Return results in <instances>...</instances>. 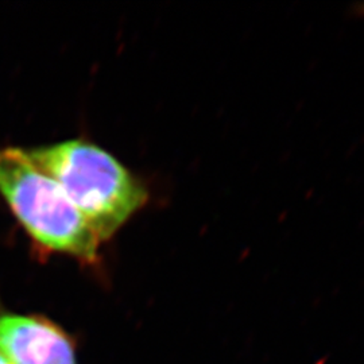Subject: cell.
<instances>
[{
  "label": "cell",
  "mask_w": 364,
  "mask_h": 364,
  "mask_svg": "<svg viewBox=\"0 0 364 364\" xmlns=\"http://www.w3.org/2000/svg\"><path fill=\"white\" fill-rule=\"evenodd\" d=\"M352 15L358 16V18H363L364 19V3H358L353 4L351 7Z\"/></svg>",
  "instance_id": "4"
},
{
  "label": "cell",
  "mask_w": 364,
  "mask_h": 364,
  "mask_svg": "<svg viewBox=\"0 0 364 364\" xmlns=\"http://www.w3.org/2000/svg\"><path fill=\"white\" fill-rule=\"evenodd\" d=\"M0 364H11V363H10V362H9V360H7V359H6V358H4V356H3V355H1V353H0Z\"/></svg>",
  "instance_id": "5"
},
{
  "label": "cell",
  "mask_w": 364,
  "mask_h": 364,
  "mask_svg": "<svg viewBox=\"0 0 364 364\" xmlns=\"http://www.w3.org/2000/svg\"><path fill=\"white\" fill-rule=\"evenodd\" d=\"M25 151L61 186L100 242L117 234L149 201L144 182L105 149L85 139Z\"/></svg>",
  "instance_id": "1"
},
{
  "label": "cell",
  "mask_w": 364,
  "mask_h": 364,
  "mask_svg": "<svg viewBox=\"0 0 364 364\" xmlns=\"http://www.w3.org/2000/svg\"><path fill=\"white\" fill-rule=\"evenodd\" d=\"M0 195L41 250L85 263L99 259L100 240L61 186L18 147H0Z\"/></svg>",
  "instance_id": "2"
},
{
  "label": "cell",
  "mask_w": 364,
  "mask_h": 364,
  "mask_svg": "<svg viewBox=\"0 0 364 364\" xmlns=\"http://www.w3.org/2000/svg\"><path fill=\"white\" fill-rule=\"evenodd\" d=\"M0 353L11 364H77L65 331L41 316L0 313Z\"/></svg>",
  "instance_id": "3"
}]
</instances>
